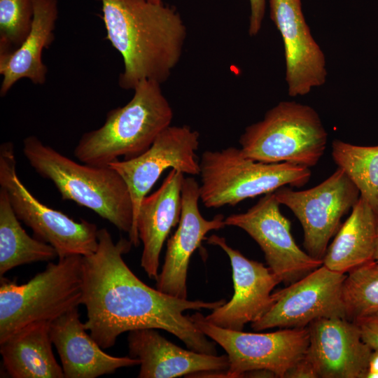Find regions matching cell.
Here are the masks:
<instances>
[{
	"label": "cell",
	"instance_id": "cell-19",
	"mask_svg": "<svg viewBox=\"0 0 378 378\" xmlns=\"http://www.w3.org/2000/svg\"><path fill=\"white\" fill-rule=\"evenodd\" d=\"M130 356L140 360L139 378H174L207 372H225L226 355L218 356L184 349L153 328L129 332Z\"/></svg>",
	"mask_w": 378,
	"mask_h": 378
},
{
	"label": "cell",
	"instance_id": "cell-4",
	"mask_svg": "<svg viewBox=\"0 0 378 378\" xmlns=\"http://www.w3.org/2000/svg\"><path fill=\"white\" fill-rule=\"evenodd\" d=\"M134 91L127 104L108 112L102 127L81 136L74 151L80 162L105 167L120 156L135 158L171 125L173 109L160 83L144 80Z\"/></svg>",
	"mask_w": 378,
	"mask_h": 378
},
{
	"label": "cell",
	"instance_id": "cell-7",
	"mask_svg": "<svg viewBox=\"0 0 378 378\" xmlns=\"http://www.w3.org/2000/svg\"><path fill=\"white\" fill-rule=\"evenodd\" d=\"M328 133L312 106L284 101L268 110L262 120L239 138L245 157L264 163L290 162L311 167L323 155Z\"/></svg>",
	"mask_w": 378,
	"mask_h": 378
},
{
	"label": "cell",
	"instance_id": "cell-5",
	"mask_svg": "<svg viewBox=\"0 0 378 378\" xmlns=\"http://www.w3.org/2000/svg\"><path fill=\"white\" fill-rule=\"evenodd\" d=\"M83 256L49 262L29 281L1 276L0 343L25 327L52 321L81 304Z\"/></svg>",
	"mask_w": 378,
	"mask_h": 378
},
{
	"label": "cell",
	"instance_id": "cell-18",
	"mask_svg": "<svg viewBox=\"0 0 378 378\" xmlns=\"http://www.w3.org/2000/svg\"><path fill=\"white\" fill-rule=\"evenodd\" d=\"M184 174L172 169L161 186L142 200L134 227L129 234L134 246L143 244L141 266L150 279L157 280L160 255L171 230L181 214V189Z\"/></svg>",
	"mask_w": 378,
	"mask_h": 378
},
{
	"label": "cell",
	"instance_id": "cell-27",
	"mask_svg": "<svg viewBox=\"0 0 378 378\" xmlns=\"http://www.w3.org/2000/svg\"><path fill=\"white\" fill-rule=\"evenodd\" d=\"M32 0H0V54L18 48L33 22Z\"/></svg>",
	"mask_w": 378,
	"mask_h": 378
},
{
	"label": "cell",
	"instance_id": "cell-20",
	"mask_svg": "<svg viewBox=\"0 0 378 378\" xmlns=\"http://www.w3.org/2000/svg\"><path fill=\"white\" fill-rule=\"evenodd\" d=\"M50 335L59 356L64 378H95L121 368L140 365L136 358L105 353L87 332L78 307L52 321Z\"/></svg>",
	"mask_w": 378,
	"mask_h": 378
},
{
	"label": "cell",
	"instance_id": "cell-10",
	"mask_svg": "<svg viewBox=\"0 0 378 378\" xmlns=\"http://www.w3.org/2000/svg\"><path fill=\"white\" fill-rule=\"evenodd\" d=\"M273 192L279 204L289 208L299 220L306 252L321 260L330 239L341 226L342 218L360 197L358 188L340 167L312 188L294 190L283 186Z\"/></svg>",
	"mask_w": 378,
	"mask_h": 378
},
{
	"label": "cell",
	"instance_id": "cell-22",
	"mask_svg": "<svg viewBox=\"0 0 378 378\" xmlns=\"http://www.w3.org/2000/svg\"><path fill=\"white\" fill-rule=\"evenodd\" d=\"M52 344L49 323L29 325L0 343L4 367L13 378H64Z\"/></svg>",
	"mask_w": 378,
	"mask_h": 378
},
{
	"label": "cell",
	"instance_id": "cell-15",
	"mask_svg": "<svg viewBox=\"0 0 378 378\" xmlns=\"http://www.w3.org/2000/svg\"><path fill=\"white\" fill-rule=\"evenodd\" d=\"M270 6L283 39L288 94L305 95L326 81L325 55L305 21L301 0H270Z\"/></svg>",
	"mask_w": 378,
	"mask_h": 378
},
{
	"label": "cell",
	"instance_id": "cell-33",
	"mask_svg": "<svg viewBox=\"0 0 378 378\" xmlns=\"http://www.w3.org/2000/svg\"><path fill=\"white\" fill-rule=\"evenodd\" d=\"M148 1H150V2H153V3L162 2V0H148Z\"/></svg>",
	"mask_w": 378,
	"mask_h": 378
},
{
	"label": "cell",
	"instance_id": "cell-12",
	"mask_svg": "<svg viewBox=\"0 0 378 378\" xmlns=\"http://www.w3.org/2000/svg\"><path fill=\"white\" fill-rule=\"evenodd\" d=\"M274 192H269L244 213L225 218L226 225L239 227L259 245L270 270L288 285L323 265L295 243L291 223L281 213Z\"/></svg>",
	"mask_w": 378,
	"mask_h": 378
},
{
	"label": "cell",
	"instance_id": "cell-23",
	"mask_svg": "<svg viewBox=\"0 0 378 378\" xmlns=\"http://www.w3.org/2000/svg\"><path fill=\"white\" fill-rule=\"evenodd\" d=\"M378 231V216L360 196L351 214L341 225L322 259L331 270L346 274L374 260Z\"/></svg>",
	"mask_w": 378,
	"mask_h": 378
},
{
	"label": "cell",
	"instance_id": "cell-13",
	"mask_svg": "<svg viewBox=\"0 0 378 378\" xmlns=\"http://www.w3.org/2000/svg\"><path fill=\"white\" fill-rule=\"evenodd\" d=\"M200 134L188 125H170L152 145L135 158L111 162L127 186L133 205L132 231L140 204L162 174L168 168L191 176L200 175L197 150Z\"/></svg>",
	"mask_w": 378,
	"mask_h": 378
},
{
	"label": "cell",
	"instance_id": "cell-17",
	"mask_svg": "<svg viewBox=\"0 0 378 378\" xmlns=\"http://www.w3.org/2000/svg\"><path fill=\"white\" fill-rule=\"evenodd\" d=\"M307 327L309 343L305 357L318 378H366L372 349L354 322L324 318Z\"/></svg>",
	"mask_w": 378,
	"mask_h": 378
},
{
	"label": "cell",
	"instance_id": "cell-3",
	"mask_svg": "<svg viewBox=\"0 0 378 378\" xmlns=\"http://www.w3.org/2000/svg\"><path fill=\"white\" fill-rule=\"evenodd\" d=\"M23 153L41 177L51 181L62 198L87 207L130 234L133 205L123 178L109 166L80 164L43 144L37 136L23 141Z\"/></svg>",
	"mask_w": 378,
	"mask_h": 378
},
{
	"label": "cell",
	"instance_id": "cell-8",
	"mask_svg": "<svg viewBox=\"0 0 378 378\" xmlns=\"http://www.w3.org/2000/svg\"><path fill=\"white\" fill-rule=\"evenodd\" d=\"M195 325L226 352L229 367L217 377L238 378L256 370H266L285 378L288 371L307 351L308 327L284 328L270 332H247L209 323L200 313L190 316Z\"/></svg>",
	"mask_w": 378,
	"mask_h": 378
},
{
	"label": "cell",
	"instance_id": "cell-29",
	"mask_svg": "<svg viewBox=\"0 0 378 378\" xmlns=\"http://www.w3.org/2000/svg\"><path fill=\"white\" fill-rule=\"evenodd\" d=\"M250 18L248 34L256 36L260 31L265 12V0H249Z\"/></svg>",
	"mask_w": 378,
	"mask_h": 378
},
{
	"label": "cell",
	"instance_id": "cell-28",
	"mask_svg": "<svg viewBox=\"0 0 378 378\" xmlns=\"http://www.w3.org/2000/svg\"><path fill=\"white\" fill-rule=\"evenodd\" d=\"M363 340L372 349H378V312L354 322Z\"/></svg>",
	"mask_w": 378,
	"mask_h": 378
},
{
	"label": "cell",
	"instance_id": "cell-21",
	"mask_svg": "<svg viewBox=\"0 0 378 378\" xmlns=\"http://www.w3.org/2000/svg\"><path fill=\"white\" fill-rule=\"evenodd\" d=\"M32 3L34 17L28 36L14 50L0 54V74L3 76L1 97L22 78H28L37 85L46 82L48 69L43 62L42 53L55 38L57 1L32 0Z\"/></svg>",
	"mask_w": 378,
	"mask_h": 378
},
{
	"label": "cell",
	"instance_id": "cell-24",
	"mask_svg": "<svg viewBox=\"0 0 378 378\" xmlns=\"http://www.w3.org/2000/svg\"><path fill=\"white\" fill-rule=\"evenodd\" d=\"M56 257L51 245L30 237L22 228L6 190L0 188V276L15 267Z\"/></svg>",
	"mask_w": 378,
	"mask_h": 378
},
{
	"label": "cell",
	"instance_id": "cell-14",
	"mask_svg": "<svg viewBox=\"0 0 378 378\" xmlns=\"http://www.w3.org/2000/svg\"><path fill=\"white\" fill-rule=\"evenodd\" d=\"M205 239L229 257L234 294L229 302L213 309L204 318L223 328L243 330L246 324L259 320L270 309L274 303L272 292L281 281L269 267L247 258L230 246L224 237L212 234Z\"/></svg>",
	"mask_w": 378,
	"mask_h": 378
},
{
	"label": "cell",
	"instance_id": "cell-30",
	"mask_svg": "<svg viewBox=\"0 0 378 378\" xmlns=\"http://www.w3.org/2000/svg\"><path fill=\"white\" fill-rule=\"evenodd\" d=\"M285 378H318V376L314 366L304 355L288 371Z\"/></svg>",
	"mask_w": 378,
	"mask_h": 378
},
{
	"label": "cell",
	"instance_id": "cell-32",
	"mask_svg": "<svg viewBox=\"0 0 378 378\" xmlns=\"http://www.w3.org/2000/svg\"><path fill=\"white\" fill-rule=\"evenodd\" d=\"M374 259V260L378 262V231H377V239L376 248H375Z\"/></svg>",
	"mask_w": 378,
	"mask_h": 378
},
{
	"label": "cell",
	"instance_id": "cell-6",
	"mask_svg": "<svg viewBox=\"0 0 378 378\" xmlns=\"http://www.w3.org/2000/svg\"><path fill=\"white\" fill-rule=\"evenodd\" d=\"M200 168V200L206 208L234 206L245 199L272 192L286 185L300 188L311 176L309 167L255 161L236 147L205 150Z\"/></svg>",
	"mask_w": 378,
	"mask_h": 378
},
{
	"label": "cell",
	"instance_id": "cell-9",
	"mask_svg": "<svg viewBox=\"0 0 378 378\" xmlns=\"http://www.w3.org/2000/svg\"><path fill=\"white\" fill-rule=\"evenodd\" d=\"M0 186L8 197L18 217L34 232L35 237L51 245L59 258L94 253L98 246L97 225L85 220L76 221L37 200L22 183L16 172L14 146H0Z\"/></svg>",
	"mask_w": 378,
	"mask_h": 378
},
{
	"label": "cell",
	"instance_id": "cell-11",
	"mask_svg": "<svg viewBox=\"0 0 378 378\" xmlns=\"http://www.w3.org/2000/svg\"><path fill=\"white\" fill-rule=\"evenodd\" d=\"M346 274L323 265L272 293L274 303L259 320L251 323L256 331L274 328H306L324 318H345L342 284Z\"/></svg>",
	"mask_w": 378,
	"mask_h": 378
},
{
	"label": "cell",
	"instance_id": "cell-2",
	"mask_svg": "<svg viewBox=\"0 0 378 378\" xmlns=\"http://www.w3.org/2000/svg\"><path fill=\"white\" fill-rule=\"evenodd\" d=\"M106 38L122 55L119 86L134 90L142 80L160 84L183 53L186 27L175 8L148 0H99Z\"/></svg>",
	"mask_w": 378,
	"mask_h": 378
},
{
	"label": "cell",
	"instance_id": "cell-26",
	"mask_svg": "<svg viewBox=\"0 0 378 378\" xmlns=\"http://www.w3.org/2000/svg\"><path fill=\"white\" fill-rule=\"evenodd\" d=\"M342 300L345 317L351 321L378 312V262L369 261L346 273Z\"/></svg>",
	"mask_w": 378,
	"mask_h": 378
},
{
	"label": "cell",
	"instance_id": "cell-25",
	"mask_svg": "<svg viewBox=\"0 0 378 378\" xmlns=\"http://www.w3.org/2000/svg\"><path fill=\"white\" fill-rule=\"evenodd\" d=\"M332 156L378 216V145L361 146L335 139Z\"/></svg>",
	"mask_w": 378,
	"mask_h": 378
},
{
	"label": "cell",
	"instance_id": "cell-31",
	"mask_svg": "<svg viewBox=\"0 0 378 378\" xmlns=\"http://www.w3.org/2000/svg\"><path fill=\"white\" fill-rule=\"evenodd\" d=\"M366 378H378V349L371 353Z\"/></svg>",
	"mask_w": 378,
	"mask_h": 378
},
{
	"label": "cell",
	"instance_id": "cell-1",
	"mask_svg": "<svg viewBox=\"0 0 378 378\" xmlns=\"http://www.w3.org/2000/svg\"><path fill=\"white\" fill-rule=\"evenodd\" d=\"M97 239L96 251L83 256L81 304L86 309L85 326L103 349L114 346L125 332L153 328L174 335L190 350L217 355L214 343L183 312L213 310L223 304L224 299L188 300L151 288L123 260L133 246L130 239L114 243L106 228L99 229Z\"/></svg>",
	"mask_w": 378,
	"mask_h": 378
},
{
	"label": "cell",
	"instance_id": "cell-16",
	"mask_svg": "<svg viewBox=\"0 0 378 378\" xmlns=\"http://www.w3.org/2000/svg\"><path fill=\"white\" fill-rule=\"evenodd\" d=\"M200 184L193 177H185L181 189V214L178 226L168 239L162 270L156 288L176 298H187V274L190 257L206 234L226 226L225 218L218 214L211 220L201 214Z\"/></svg>",
	"mask_w": 378,
	"mask_h": 378
}]
</instances>
